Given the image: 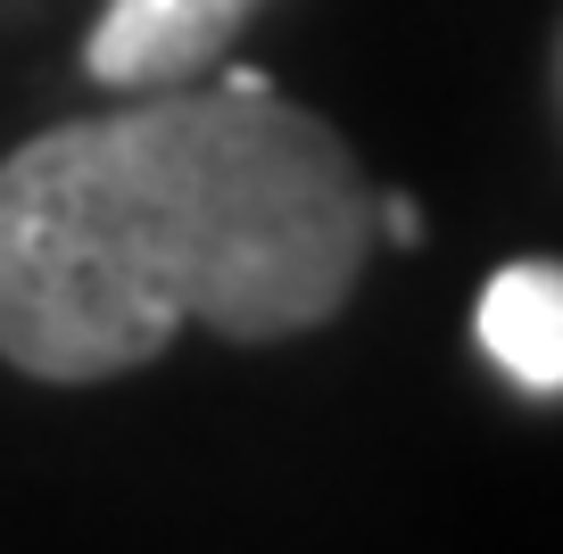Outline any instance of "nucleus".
Instances as JSON below:
<instances>
[{
	"label": "nucleus",
	"mask_w": 563,
	"mask_h": 554,
	"mask_svg": "<svg viewBox=\"0 0 563 554\" xmlns=\"http://www.w3.org/2000/svg\"><path fill=\"white\" fill-rule=\"evenodd\" d=\"M382 232H389L398 248H415V241H422V215H415V199H382Z\"/></svg>",
	"instance_id": "4"
},
{
	"label": "nucleus",
	"mask_w": 563,
	"mask_h": 554,
	"mask_svg": "<svg viewBox=\"0 0 563 554\" xmlns=\"http://www.w3.org/2000/svg\"><path fill=\"white\" fill-rule=\"evenodd\" d=\"M257 0H108L84 58L117 91H175L232 51Z\"/></svg>",
	"instance_id": "2"
},
{
	"label": "nucleus",
	"mask_w": 563,
	"mask_h": 554,
	"mask_svg": "<svg viewBox=\"0 0 563 554\" xmlns=\"http://www.w3.org/2000/svg\"><path fill=\"white\" fill-rule=\"evenodd\" d=\"M481 347L530 398H563V265L522 257L481 290Z\"/></svg>",
	"instance_id": "3"
},
{
	"label": "nucleus",
	"mask_w": 563,
	"mask_h": 554,
	"mask_svg": "<svg viewBox=\"0 0 563 554\" xmlns=\"http://www.w3.org/2000/svg\"><path fill=\"white\" fill-rule=\"evenodd\" d=\"M365 241L356 157L265 75L150 91L0 166V356L34 381H108L183 323L290 340L356 290Z\"/></svg>",
	"instance_id": "1"
}]
</instances>
